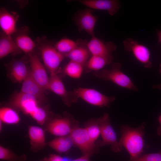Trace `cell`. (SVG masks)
I'll return each mask as SVG.
<instances>
[{"mask_svg":"<svg viewBox=\"0 0 161 161\" xmlns=\"http://www.w3.org/2000/svg\"><path fill=\"white\" fill-rule=\"evenodd\" d=\"M145 125V123H143L140 126L135 128L126 125L121 127V136L119 143L122 146H124L130 154L129 160H134L143 154L145 147L143 137Z\"/></svg>","mask_w":161,"mask_h":161,"instance_id":"1","label":"cell"},{"mask_svg":"<svg viewBox=\"0 0 161 161\" xmlns=\"http://www.w3.org/2000/svg\"><path fill=\"white\" fill-rule=\"evenodd\" d=\"M35 43L45 66L50 74L57 73L60 63L65 57L64 55L58 51L54 45L44 37L37 38Z\"/></svg>","mask_w":161,"mask_h":161,"instance_id":"2","label":"cell"},{"mask_svg":"<svg viewBox=\"0 0 161 161\" xmlns=\"http://www.w3.org/2000/svg\"><path fill=\"white\" fill-rule=\"evenodd\" d=\"M69 92L72 103H76L78 99L80 98L91 105L101 107H109L115 99L114 96H108L91 88H75Z\"/></svg>","mask_w":161,"mask_h":161,"instance_id":"3","label":"cell"},{"mask_svg":"<svg viewBox=\"0 0 161 161\" xmlns=\"http://www.w3.org/2000/svg\"><path fill=\"white\" fill-rule=\"evenodd\" d=\"M121 67L120 63H115L112 65L111 69H104L94 72L93 74L102 80L111 81L123 88L138 91V89L130 78L121 70Z\"/></svg>","mask_w":161,"mask_h":161,"instance_id":"4","label":"cell"},{"mask_svg":"<svg viewBox=\"0 0 161 161\" xmlns=\"http://www.w3.org/2000/svg\"><path fill=\"white\" fill-rule=\"evenodd\" d=\"M96 120L100 127L102 138V140L98 143L97 146L110 145L113 151L120 152L122 150V146L119 144L116 134L111 124L109 114L105 113Z\"/></svg>","mask_w":161,"mask_h":161,"instance_id":"5","label":"cell"},{"mask_svg":"<svg viewBox=\"0 0 161 161\" xmlns=\"http://www.w3.org/2000/svg\"><path fill=\"white\" fill-rule=\"evenodd\" d=\"M123 44L125 49L131 52L135 58L145 67L150 68L152 67V63L150 61V52L146 46L130 38L125 40Z\"/></svg>","mask_w":161,"mask_h":161,"instance_id":"6","label":"cell"},{"mask_svg":"<svg viewBox=\"0 0 161 161\" xmlns=\"http://www.w3.org/2000/svg\"><path fill=\"white\" fill-rule=\"evenodd\" d=\"M28 55L32 77L44 90H49V78L44 66L35 52H33Z\"/></svg>","mask_w":161,"mask_h":161,"instance_id":"7","label":"cell"},{"mask_svg":"<svg viewBox=\"0 0 161 161\" xmlns=\"http://www.w3.org/2000/svg\"><path fill=\"white\" fill-rule=\"evenodd\" d=\"M74 144L83 154L91 155L95 148V143L91 139L85 128L74 126L69 134Z\"/></svg>","mask_w":161,"mask_h":161,"instance_id":"8","label":"cell"},{"mask_svg":"<svg viewBox=\"0 0 161 161\" xmlns=\"http://www.w3.org/2000/svg\"><path fill=\"white\" fill-rule=\"evenodd\" d=\"M91 9L78 11L73 18V20L80 32L84 31L92 37L95 36L94 29L97 20V16L92 13Z\"/></svg>","mask_w":161,"mask_h":161,"instance_id":"9","label":"cell"},{"mask_svg":"<svg viewBox=\"0 0 161 161\" xmlns=\"http://www.w3.org/2000/svg\"><path fill=\"white\" fill-rule=\"evenodd\" d=\"M38 102L33 96L20 92L14 95L11 103L13 106L31 116L40 107Z\"/></svg>","mask_w":161,"mask_h":161,"instance_id":"10","label":"cell"},{"mask_svg":"<svg viewBox=\"0 0 161 161\" xmlns=\"http://www.w3.org/2000/svg\"><path fill=\"white\" fill-rule=\"evenodd\" d=\"M87 47L91 55L113 58L112 52L116 49V46L112 42L104 43L95 36L87 44Z\"/></svg>","mask_w":161,"mask_h":161,"instance_id":"11","label":"cell"},{"mask_svg":"<svg viewBox=\"0 0 161 161\" xmlns=\"http://www.w3.org/2000/svg\"><path fill=\"white\" fill-rule=\"evenodd\" d=\"M29 32L28 28L24 26L17 29L11 36L19 49L28 54L33 52L36 47L35 42L29 36Z\"/></svg>","mask_w":161,"mask_h":161,"instance_id":"12","label":"cell"},{"mask_svg":"<svg viewBox=\"0 0 161 161\" xmlns=\"http://www.w3.org/2000/svg\"><path fill=\"white\" fill-rule=\"evenodd\" d=\"M19 16L16 12H9L5 8L0 10V26L2 32L12 36L17 31L16 25Z\"/></svg>","mask_w":161,"mask_h":161,"instance_id":"13","label":"cell"},{"mask_svg":"<svg viewBox=\"0 0 161 161\" xmlns=\"http://www.w3.org/2000/svg\"><path fill=\"white\" fill-rule=\"evenodd\" d=\"M78 2L90 8L107 11L111 16L118 11L121 4L117 0H79Z\"/></svg>","mask_w":161,"mask_h":161,"instance_id":"14","label":"cell"},{"mask_svg":"<svg viewBox=\"0 0 161 161\" xmlns=\"http://www.w3.org/2000/svg\"><path fill=\"white\" fill-rule=\"evenodd\" d=\"M48 89L61 97L66 106H69L72 103L69 92L67 91L57 73L50 74Z\"/></svg>","mask_w":161,"mask_h":161,"instance_id":"15","label":"cell"},{"mask_svg":"<svg viewBox=\"0 0 161 161\" xmlns=\"http://www.w3.org/2000/svg\"><path fill=\"white\" fill-rule=\"evenodd\" d=\"M44 91L33 78L30 72L23 81L20 92L33 96L39 102H44L47 100Z\"/></svg>","mask_w":161,"mask_h":161,"instance_id":"16","label":"cell"},{"mask_svg":"<svg viewBox=\"0 0 161 161\" xmlns=\"http://www.w3.org/2000/svg\"><path fill=\"white\" fill-rule=\"evenodd\" d=\"M71 119L69 117H66L54 119L48 124L47 130L56 136L61 137L69 135L74 126H71Z\"/></svg>","mask_w":161,"mask_h":161,"instance_id":"17","label":"cell"},{"mask_svg":"<svg viewBox=\"0 0 161 161\" xmlns=\"http://www.w3.org/2000/svg\"><path fill=\"white\" fill-rule=\"evenodd\" d=\"M77 47L69 53L65 55V57L84 65L91 55L87 45L86 40L78 39Z\"/></svg>","mask_w":161,"mask_h":161,"instance_id":"18","label":"cell"},{"mask_svg":"<svg viewBox=\"0 0 161 161\" xmlns=\"http://www.w3.org/2000/svg\"><path fill=\"white\" fill-rule=\"evenodd\" d=\"M10 74L12 78L16 81H23L28 75L26 64L23 60H15L12 61L9 65Z\"/></svg>","mask_w":161,"mask_h":161,"instance_id":"19","label":"cell"},{"mask_svg":"<svg viewBox=\"0 0 161 161\" xmlns=\"http://www.w3.org/2000/svg\"><path fill=\"white\" fill-rule=\"evenodd\" d=\"M21 51L18 48L11 36L2 32L0 37V58L2 59L8 55L20 53Z\"/></svg>","mask_w":161,"mask_h":161,"instance_id":"20","label":"cell"},{"mask_svg":"<svg viewBox=\"0 0 161 161\" xmlns=\"http://www.w3.org/2000/svg\"><path fill=\"white\" fill-rule=\"evenodd\" d=\"M113 58L106 57L97 55H91L84 65L86 72L101 70L104 66L111 64Z\"/></svg>","mask_w":161,"mask_h":161,"instance_id":"21","label":"cell"},{"mask_svg":"<svg viewBox=\"0 0 161 161\" xmlns=\"http://www.w3.org/2000/svg\"><path fill=\"white\" fill-rule=\"evenodd\" d=\"M28 134L33 149L38 150L45 145L44 133L41 128L35 126H30L29 129Z\"/></svg>","mask_w":161,"mask_h":161,"instance_id":"22","label":"cell"},{"mask_svg":"<svg viewBox=\"0 0 161 161\" xmlns=\"http://www.w3.org/2000/svg\"><path fill=\"white\" fill-rule=\"evenodd\" d=\"M74 144L70 135L61 136L54 139L48 144L51 148L59 153H64L68 151Z\"/></svg>","mask_w":161,"mask_h":161,"instance_id":"23","label":"cell"},{"mask_svg":"<svg viewBox=\"0 0 161 161\" xmlns=\"http://www.w3.org/2000/svg\"><path fill=\"white\" fill-rule=\"evenodd\" d=\"M78 41H74L68 38L61 39L55 44L56 50L64 55L72 51L78 46Z\"/></svg>","mask_w":161,"mask_h":161,"instance_id":"24","label":"cell"},{"mask_svg":"<svg viewBox=\"0 0 161 161\" xmlns=\"http://www.w3.org/2000/svg\"><path fill=\"white\" fill-rule=\"evenodd\" d=\"M84 66L72 61H70L64 69V73L69 77L75 79H79L83 71Z\"/></svg>","mask_w":161,"mask_h":161,"instance_id":"25","label":"cell"},{"mask_svg":"<svg viewBox=\"0 0 161 161\" xmlns=\"http://www.w3.org/2000/svg\"><path fill=\"white\" fill-rule=\"evenodd\" d=\"M0 120L8 124H15L20 121L18 113L13 109L7 107L1 108L0 109Z\"/></svg>","mask_w":161,"mask_h":161,"instance_id":"26","label":"cell"},{"mask_svg":"<svg viewBox=\"0 0 161 161\" xmlns=\"http://www.w3.org/2000/svg\"><path fill=\"white\" fill-rule=\"evenodd\" d=\"M85 128L91 140L95 143L100 134V129L96 119L88 122Z\"/></svg>","mask_w":161,"mask_h":161,"instance_id":"27","label":"cell"},{"mask_svg":"<svg viewBox=\"0 0 161 161\" xmlns=\"http://www.w3.org/2000/svg\"><path fill=\"white\" fill-rule=\"evenodd\" d=\"M25 158V155L18 156L9 149L2 146L0 147L1 160L7 161H24Z\"/></svg>","mask_w":161,"mask_h":161,"instance_id":"28","label":"cell"},{"mask_svg":"<svg viewBox=\"0 0 161 161\" xmlns=\"http://www.w3.org/2000/svg\"><path fill=\"white\" fill-rule=\"evenodd\" d=\"M129 161H161V151L156 153L142 154Z\"/></svg>","mask_w":161,"mask_h":161,"instance_id":"29","label":"cell"},{"mask_svg":"<svg viewBox=\"0 0 161 161\" xmlns=\"http://www.w3.org/2000/svg\"><path fill=\"white\" fill-rule=\"evenodd\" d=\"M31 116L38 123L42 124L46 119L47 114L45 110L40 107Z\"/></svg>","mask_w":161,"mask_h":161,"instance_id":"30","label":"cell"},{"mask_svg":"<svg viewBox=\"0 0 161 161\" xmlns=\"http://www.w3.org/2000/svg\"><path fill=\"white\" fill-rule=\"evenodd\" d=\"M70 160L64 158L56 154H51L49 156L47 161H70Z\"/></svg>","mask_w":161,"mask_h":161,"instance_id":"31","label":"cell"},{"mask_svg":"<svg viewBox=\"0 0 161 161\" xmlns=\"http://www.w3.org/2000/svg\"><path fill=\"white\" fill-rule=\"evenodd\" d=\"M91 155L85 154L83 156L73 160H70V161H89V158Z\"/></svg>","mask_w":161,"mask_h":161,"instance_id":"32","label":"cell"},{"mask_svg":"<svg viewBox=\"0 0 161 161\" xmlns=\"http://www.w3.org/2000/svg\"><path fill=\"white\" fill-rule=\"evenodd\" d=\"M158 120L159 123V126L157 130V133L159 136H161V114L158 117Z\"/></svg>","mask_w":161,"mask_h":161,"instance_id":"33","label":"cell"},{"mask_svg":"<svg viewBox=\"0 0 161 161\" xmlns=\"http://www.w3.org/2000/svg\"><path fill=\"white\" fill-rule=\"evenodd\" d=\"M157 35L158 42L161 44V29L160 30H157Z\"/></svg>","mask_w":161,"mask_h":161,"instance_id":"34","label":"cell"},{"mask_svg":"<svg viewBox=\"0 0 161 161\" xmlns=\"http://www.w3.org/2000/svg\"><path fill=\"white\" fill-rule=\"evenodd\" d=\"M153 89H161V83L152 86Z\"/></svg>","mask_w":161,"mask_h":161,"instance_id":"35","label":"cell"},{"mask_svg":"<svg viewBox=\"0 0 161 161\" xmlns=\"http://www.w3.org/2000/svg\"><path fill=\"white\" fill-rule=\"evenodd\" d=\"M159 72L160 74L161 75V64H160V65Z\"/></svg>","mask_w":161,"mask_h":161,"instance_id":"36","label":"cell"}]
</instances>
